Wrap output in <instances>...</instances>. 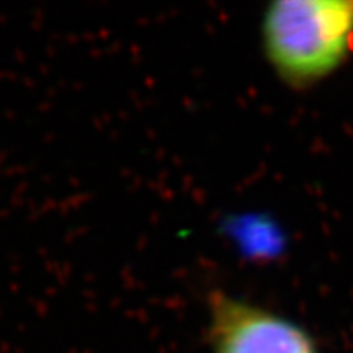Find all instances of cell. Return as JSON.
<instances>
[{
	"label": "cell",
	"mask_w": 353,
	"mask_h": 353,
	"mask_svg": "<svg viewBox=\"0 0 353 353\" xmlns=\"http://www.w3.org/2000/svg\"><path fill=\"white\" fill-rule=\"evenodd\" d=\"M263 50L276 76L293 88L324 81L353 52V2L281 0L267 8Z\"/></svg>",
	"instance_id": "cell-1"
},
{
	"label": "cell",
	"mask_w": 353,
	"mask_h": 353,
	"mask_svg": "<svg viewBox=\"0 0 353 353\" xmlns=\"http://www.w3.org/2000/svg\"><path fill=\"white\" fill-rule=\"evenodd\" d=\"M208 327L213 353H319L296 322L219 291L210 298Z\"/></svg>",
	"instance_id": "cell-2"
}]
</instances>
